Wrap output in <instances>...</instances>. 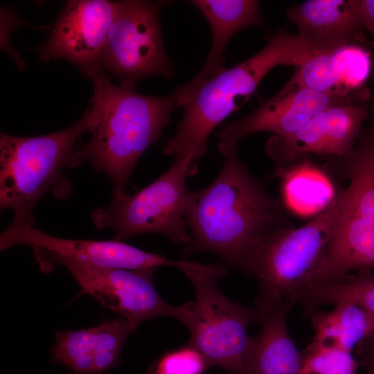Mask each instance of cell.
I'll list each match as a JSON object with an SVG mask.
<instances>
[{"instance_id":"cell-27","label":"cell","mask_w":374,"mask_h":374,"mask_svg":"<svg viewBox=\"0 0 374 374\" xmlns=\"http://www.w3.org/2000/svg\"><path fill=\"white\" fill-rule=\"evenodd\" d=\"M363 29L374 35V0H354Z\"/></svg>"},{"instance_id":"cell-10","label":"cell","mask_w":374,"mask_h":374,"mask_svg":"<svg viewBox=\"0 0 374 374\" xmlns=\"http://www.w3.org/2000/svg\"><path fill=\"white\" fill-rule=\"evenodd\" d=\"M166 1H116L115 13L99 64L121 86L134 88L140 80L159 75L172 78L159 22Z\"/></svg>"},{"instance_id":"cell-14","label":"cell","mask_w":374,"mask_h":374,"mask_svg":"<svg viewBox=\"0 0 374 374\" xmlns=\"http://www.w3.org/2000/svg\"><path fill=\"white\" fill-rule=\"evenodd\" d=\"M371 71L368 57L355 43L333 51L321 53L296 66L287 84L300 89H310L336 97L355 96L365 86Z\"/></svg>"},{"instance_id":"cell-23","label":"cell","mask_w":374,"mask_h":374,"mask_svg":"<svg viewBox=\"0 0 374 374\" xmlns=\"http://www.w3.org/2000/svg\"><path fill=\"white\" fill-rule=\"evenodd\" d=\"M95 329L97 343L95 371L96 374H103L118 364L123 344L136 330L121 317L105 320L95 326Z\"/></svg>"},{"instance_id":"cell-22","label":"cell","mask_w":374,"mask_h":374,"mask_svg":"<svg viewBox=\"0 0 374 374\" xmlns=\"http://www.w3.org/2000/svg\"><path fill=\"white\" fill-rule=\"evenodd\" d=\"M96 352L95 326L73 330H58L51 350V361L67 366L74 374H96Z\"/></svg>"},{"instance_id":"cell-25","label":"cell","mask_w":374,"mask_h":374,"mask_svg":"<svg viewBox=\"0 0 374 374\" xmlns=\"http://www.w3.org/2000/svg\"><path fill=\"white\" fill-rule=\"evenodd\" d=\"M208 366L204 356L187 344L165 353L151 366L148 374H202Z\"/></svg>"},{"instance_id":"cell-28","label":"cell","mask_w":374,"mask_h":374,"mask_svg":"<svg viewBox=\"0 0 374 374\" xmlns=\"http://www.w3.org/2000/svg\"><path fill=\"white\" fill-rule=\"evenodd\" d=\"M368 314L369 318H370L371 331H372V332H374V314H369V313H368Z\"/></svg>"},{"instance_id":"cell-16","label":"cell","mask_w":374,"mask_h":374,"mask_svg":"<svg viewBox=\"0 0 374 374\" xmlns=\"http://www.w3.org/2000/svg\"><path fill=\"white\" fill-rule=\"evenodd\" d=\"M190 2L208 21L213 33V42L208 56L199 72L173 92L176 99L225 68L224 53L236 33L248 26L263 24L258 1L193 0Z\"/></svg>"},{"instance_id":"cell-9","label":"cell","mask_w":374,"mask_h":374,"mask_svg":"<svg viewBox=\"0 0 374 374\" xmlns=\"http://www.w3.org/2000/svg\"><path fill=\"white\" fill-rule=\"evenodd\" d=\"M39 269L51 271L56 265L65 267L76 280L82 292L96 298L135 329L145 321L168 316L189 328L195 317V303L181 306L166 303L156 290L153 273L156 268L128 269L83 265L69 258L33 251Z\"/></svg>"},{"instance_id":"cell-20","label":"cell","mask_w":374,"mask_h":374,"mask_svg":"<svg viewBox=\"0 0 374 374\" xmlns=\"http://www.w3.org/2000/svg\"><path fill=\"white\" fill-rule=\"evenodd\" d=\"M299 301L306 316H311L321 305L343 302L355 304L374 314V276L369 269H361L357 275L347 276L343 280L311 285Z\"/></svg>"},{"instance_id":"cell-4","label":"cell","mask_w":374,"mask_h":374,"mask_svg":"<svg viewBox=\"0 0 374 374\" xmlns=\"http://www.w3.org/2000/svg\"><path fill=\"white\" fill-rule=\"evenodd\" d=\"M341 205V193L323 212L298 228H280L252 250L245 271L258 281L255 308L260 314L288 307L301 295L323 267Z\"/></svg>"},{"instance_id":"cell-17","label":"cell","mask_w":374,"mask_h":374,"mask_svg":"<svg viewBox=\"0 0 374 374\" xmlns=\"http://www.w3.org/2000/svg\"><path fill=\"white\" fill-rule=\"evenodd\" d=\"M290 309L283 307L261 315L260 332L251 340L247 374H299L303 355L287 330Z\"/></svg>"},{"instance_id":"cell-3","label":"cell","mask_w":374,"mask_h":374,"mask_svg":"<svg viewBox=\"0 0 374 374\" xmlns=\"http://www.w3.org/2000/svg\"><path fill=\"white\" fill-rule=\"evenodd\" d=\"M317 53L299 35L278 30L253 56L223 69L177 100L183 116L163 154L198 161L207 152L212 131L253 94L269 71L280 64L300 66Z\"/></svg>"},{"instance_id":"cell-13","label":"cell","mask_w":374,"mask_h":374,"mask_svg":"<svg viewBox=\"0 0 374 374\" xmlns=\"http://www.w3.org/2000/svg\"><path fill=\"white\" fill-rule=\"evenodd\" d=\"M353 99L358 98L336 97L286 84L251 113L224 127L217 134V149L223 155L238 145L239 141L257 132H273L281 137L288 136L327 107L357 103Z\"/></svg>"},{"instance_id":"cell-2","label":"cell","mask_w":374,"mask_h":374,"mask_svg":"<svg viewBox=\"0 0 374 374\" xmlns=\"http://www.w3.org/2000/svg\"><path fill=\"white\" fill-rule=\"evenodd\" d=\"M85 75L94 89L86 111L91 139L78 144L73 165L88 163L106 174L112 182L113 198H121L127 194V184L140 157L170 122L177 100L173 93L148 96L116 85L100 64Z\"/></svg>"},{"instance_id":"cell-24","label":"cell","mask_w":374,"mask_h":374,"mask_svg":"<svg viewBox=\"0 0 374 374\" xmlns=\"http://www.w3.org/2000/svg\"><path fill=\"white\" fill-rule=\"evenodd\" d=\"M358 366L351 352L312 343L299 374H356Z\"/></svg>"},{"instance_id":"cell-21","label":"cell","mask_w":374,"mask_h":374,"mask_svg":"<svg viewBox=\"0 0 374 374\" xmlns=\"http://www.w3.org/2000/svg\"><path fill=\"white\" fill-rule=\"evenodd\" d=\"M326 112V155L345 159L354 152L368 107L359 103L330 106Z\"/></svg>"},{"instance_id":"cell-5","label":"cell","mask_w":374,"mask_h":374,"mask_svg":"<svg viewBox=\"0 0 374 374\" xmlns=\"http://www.w3.org/2000/svg\"><path fill=\"white\" fill-rule=\"evenodd\" d=\"M89 130L84 114L62 130L37 136L0 134V208L13 211L12 226H34L33 211L45 193L66 197L71 186L62 170L73 168V156Z\"/></svg>"},{"instance_id":"cell-8","label":"cell","mask_w":374,"mask_h":374,"mask_svg":"<svg viewBox=\"0 0 374 374\" xmlns=\"http://www.w3.org/2000/svg\"><path fill=\"white\" fill-rule=\"evenodd\" d=\"M196 161L176 159L164 173L134 195L112 198L109 204L94 209L91 217L98 229H112L117 241L156 233L175 244H189L191 236L184 218L188 190L185 182L196 172Z\"/></svg>"},{"instance_id":"cell-6","label":"cell","mask_w":374,"mask_h":374,"mask_svg":"<svg viewBox=\"0 0 374 374\" xmlns=\"http://www.w3.org/2000/svg\"><path fill=\"white\" fill-rule=\"evenodd\" d=\"M344 160L350 184L341 192L324 265L310 286L339 282L353 269L374 267V122L361 131L353 153Z\"/></svg>"},{"instance_id":"cell-15","label":"cell","mask_w":374,"mask_h":374,"mask_svg":"<svg viewBox=\"0 0 374 374\" xmlns=\"http://www.w3.org/2000/svg\"><path fill=\"white\" fill-rule=\"evenodd\" d=\"M299 36L320 53L364 39L354 0H309L287 10Z\"/></svg>"},{"instance_id":"cell-1","label":"cell","mask_w":374,"mask_h":374,"mask_svg":"<svg viewBox=\"0 0 374 374\" xmlns=\"http://www.w3.org/2000/svg\"><path fill=\"white\" fill-rule=\"evenodd\" d=\"M238 148L223 154L222 168L210 185L188 190L184 218L191 240L181 253L211 252L227 268L245 271L258 242L286 225L281 204L250 174Z\"/></svg>"},{"instance_id":"cell-7","label":"cell","mask_w":374,"mask_h":374,"mask_svg":"<svg viewBox=\"0 0 374 374\" xmlns=\"http://www.w3.org/2000/svg\"><path fill=\"white\" fill-rule=\"evenodd\" d=\"M228 268L220 264L197 263L181 270L194 286L195 318L188 328V344L197 349L208 366L222 367L233 374H247L251 337L249 323L259 321L256 308H249L227 298L218 287V280Z\"/></svg>"},{"instance_id":"cell-11","label":"cell","mask_w":374,"mask_h":374,"mask_svg":"<svg viewBox=\"0 0 374 374\" xmlns=\"http://www.w3.org/2000/svg\"><path fill=\"white\" fill-rule=\"evenodd\" d=\"M17 244L30 245L33 251L55 254L93 267L140 269L162 266L180 270L191 262L173 260L122 241L73 240L55 237L33 226L10 225L0 235V250Z\"/></svg>"},{"instance_id":"cell-18","label":"cell","mask_w":374,"mask_h":374,"mask_svg":"<svg viewBox=\"0 0 374 374\" xmlns=\"http://www.w3.org/2000/svg\"><path fill=\"white\" fill-rule=\"evenodd\" d=\"M308 157L286 166H276L285 208L300 217H314L337 196L330 176Z\"/></svg>"},{"instance_id":"cell-19","label":"cell","mask_w":374,"mask_h":374,"mask_svg":"<svg viewBox=\"0 0 374 374\" xmlns=\"http://www.w3.org/2000/svg\"><path fill=\"white\" fill-rule=\"evenodd\" d=\"M311 317L316 344L351 352L373 333L368 314L351 303H337L331 312H317Z\"/></svg>"},{"instance_id":"cell-12","label":"cell","mask_w":374,"mask_h":374,"mask_svg":"<svg viewBox=\"0 0 374 374\" xmlns=\"http://www.w3.org/2000/svg\"><path fill=\"white\" fill-rule=\"evenodd\" d=\"M115 9L116 1H67L39 48V58L44 62L66 60L85 74L99 64Z\"/></svg>"},{"instance_id":"cell-26","label":"cell","mask_w":374,"mask_h":374,"mask_svg":"<svg viewBox=\"0 0 374 374\" xmlns=\"http://www.w3.org/2000/svg\"><path fill=\"white\" fill-rule=\"evenodd\" d=\"M357 362L366 374H374V332L366 337L357 346Z\"/></svg>"}]
</instances>
